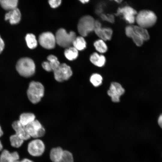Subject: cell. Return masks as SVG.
<instances>
[{"instance_id": "14", "label": "cell", "mask_w": 162, "mask_h": 162, "mask_svg": "<svg viewBox=\"0 0 162 162\" xmlns=\"http://www.w3.org/2000/svg\"><path fill=\"white\" fill-rule=\"evenodd\" d=\"M21 18V13L17 8L9 11L5 14V20H9L11 24L18 23L20 21Z\"/></svg>"}, {"instance_id": "8", "label": "cell", "mask_w": 162, "mask_h": 162, "mask_svg": "<svg viewBox=\"0 0 162 162\" xmlns=\"http://www.w3.org/2000/svg\"><path fill=\"white\" fill-rule=\"evenodd\" d=\"M124 92L125 89L122 85L118 82H114L111 83L107 94L113 102L117 103Z\"/></svg>"}, {"instance_id": "42", "label": "cell", "mask_w": 162, "mask_h": 162, "mask_svg": "<svg viewBox=\"0 0 162 162\" xmlns=\"http://www.w3.org/2000/svg\"><path fill=\"white\" fill-rule=\"evenodd\" d=\"M1 0H0V3H1Z\"/></svg>"}, {"instance_id": "3", "label": "cell", "mask_w": 162, "mask_h": 162, "mask_svg": "<svg viewBox=\"0 0 162 162\" xmlns=\"http://www.w3.org/2000/svg\"><path fill=\"white\" fill-rule=\"evenodd\" d=\"M44 87L41 83L32 81L30 83L27 91L28 97L32 103L37 104L44 96Z\"/></svg>"}, {"instance_id": "10", "label": "cell", "mask_w": 162, "mask_h": 162, "mask_svg": "<svg viewBox=\"0 0 162 162\" xmlns=\"http://www.w3.org/2000/svg\"><path fill=\"white\" fill-rule=\"evenodd\" d=\"M38 41L42 47L47 49H53L56 43L55 36L50 32L41 33L39 36Z\"/></svg>"}, {"instance_id": "30", "label": "cell", "mask_w": 162, "mask_h": 162, "mask_svg": "<svg viewBox=\"0 0 162 162\" xmlns=\"http://www.w3.org/2000/svg\"><path fill=\"white\" fill-rule=\"evenodd\" d=\"M101 19L104 20L110 23H113L114 21V17L112 14H102L101 15Z\"/></svg>"}, {"instance_id": "36", "label": "cell", "mask_w": 162, "mask_h": 162, "mask_svg": "<svg viewBox=\"0 0 162 162\" xmlns=\"http://www.w3.org/2000/svg\"><path fill=\"white\" fill-rule=\"evenodd\" d=\"M20 162H33L32 160H29L27 158H24L22 159L20 161Z\"/></svg>"}, {"instance_id": "9", "label": "cell", "mask_w": 162, "mask_h": 162, "mask_svg": "<svg viewBox=\"0 0 162 162\" xmlns=\"http://www.w3.org/2000/svg\"><path fill=\"white\" fill-rule=\"evenodd\" d=\"M45 149V145L41 140L36 139L30 142L28 146V153L32 156L38 157L41 155Z\"/></svg>"}, {"instance_id": "24", "label": "cell", "mask_w": 162, "mask_h": 162, "mask_svg": "<svg viewBox=\"0 0 162 162\" xmlns=\"http://www.w3.org/2000/svg\"><path fill=\"white\" fill-rule=\"evenodd\" d=\"M94 46L96 50L100 53H104L106 52L108 48L104 41L101 39L95 41L94 43Z\"/></svg>"}, {"instance_id": "18", "label": "cell", "mask_w": 162, "mask_h": 162, "mask_svg": "<svg viewBox=\"0 0 162 162\" xmlns=\"http://www.w3.org/2000/svg\"><path fill=\"white\" fill-rule=\"evenodd\" d=\"M35 116L33 113H24L20 116L19 120L22 125L26 126L35 120Z\"/></svg>"}, {"instance_id": "38", "label": "cell", "mask_w": 162, "mask_h": 162, "mask_svg": "<svg viewBox=\"0 0 162 162\" xmlns=\"http://www.w3.org/2000/svg\"><path fill=\"white\" fill-rule=\"evenodd\" d=\"M3 132L2 130L1 126H0V137H1L3 135Z\"/></svg>"}, {"instance_id": "21", "label": "cell", "mask_w": 162, "mask_h": 162, "mask_svg": "<svg viewBox=\"0 0 162 162\" xmlns=\"http://www.w3.org/2000/svg\"><path fill=\"white\" fill-rule=\"evenodd\" d=\"M18 0H1L2 7L6 10H10L16 8Z\"/></svg>"}, {"instance_id": "12", "label": "cell", "mask_w": 162, "mask_h": 162, "mask_svg": "<svg viewBox=\"0 0 162 162\" xmlns=\"http://www.w3.org/2000/svg\"><path fill=\"white\" fill-rule=\"evenodd\" d=\"M12 127L16 132V134L20 138L25 140L31 137L27 133L25 126L22 125L19 120L13 122Z\"/></svg>"}, {"instance_id": "6", "label": "cell", "mask_w": 162, "mask_h": 162, "mask_svg": "<svg viewBox=\"0 0 162 162\" xmlns=\"http://www.w3.org/2000/svg\"><path fill=\"white\" fill-rule=\"evenodd\" d=\"M25 127L27 133L31 137H40L43 136L45 133L44 128L39 122L36 119Z\"/></svg>"}, {"instance_id": "39", "label": "cell", "mask_w": 162, "mask_h": 162, "mask_svg": "<svg viewBox=\"0 0 162 162\" xmlns=\"http://www.w3.org/2000/svg\"><path fill=\"white\" fill-rule=\"evenodd\" d=\"M114 0L115 1H116V2L117 3H120L122 2L123 1V0Z\"/></svg>"}, {"instance_id": "28", "label": "cell", "mask_w": 162, "mask_h": 162, "mask_svg": "<svg viewBox=\"0 0 162 162\" xmlns=\"http://www.w3.org/2000/svg\"><path fill=\"white\" fill-rule=\"evenodd\" d=\"M47 59L50 64L52 71L56 69L60 64L57 57L53 55H50Z\"/></svg>"}, {"instance_id": "31", "label": "cell", "mask_w": 162, "mask_h": 162, "mask_svg": "<svg viewBox=\"0 0 162 162\" xmlns=\"http://www.w3.org/2000/svg\"><path fill=\"white\" fill-rule=\"evenodd\" d=\"M62 0H49L48 3L50 6L55 8L59 6L61 4Z\"/></svg>"}, {"instance_id": "37", "label": "cell", "mask_w": 162, "mask_h": 162, "mask_svg": "<svg viewBox=\"0 0 162 162\" xmlns=\"http://www.w3.org/2000/svg\"><path fill=\"white\" fill-rule=\"evenodd\" d=\"M81 3L83 4H85L88 3L89 1V0H79Z\"/></svg>"}, {"instance_id": "22", "label": "cell", "mask_w": 162, "mask_h": 162, "mask_svg": "<svg viewBox=\"0 0 162 162\" xmlns=\"http://www.w3.org/2000/svg\"><path fill=\"white\" fill-rule=\"evenodd\" d=\"M72 44L78 50H82L86 47V43L83 37L80 36L76 37Z\"/></svg>"}, {"instance_id": "16", "label": "cell", "mask_w": 162, "mask_h": 162, "mask_svg": "<svg viewBox=\"0 0 162 162\" xmlns=\"http://www.w3.org/2000/svg\"><path fill=\"white\" fill-rule=\"evenodd\" d=\"M126 35L132 39L135 44L138 46L142 45L144 41L140 38L135 32L133 26H128L125 28Z\"/></svg>"}, {"instance_id": "40", "label": "cell", "mask_w": 162, "mask_h": 162, "mask_svg": "<svg viewBox=\"0 0 162 162\" xmlns=\"http://www.w3.org/2000/svg\"><path fill=\"white\" fill-rule=\"evenodd\" d=\"M3 148V146L1 141L0 140V151H1Z\"/></svg>"}, {"instance_id": "5", "label": "cell", "mask_w": 162, "mask_h": 162, "mask_svg": "<svg viewBox=\"0 0 162 162\" xmlns=\"http://www.w3.org/2000/svg\"><path fill=\"white\" fill-rule=\"evenodd\" d=\"M95 22L94 18L89 15L85 16L80 19L77 25V29L81 36L86 37L94 31Z\"/></svg>"}, {"instance_id": "34", "label": "cell", "mask_w": 162, "mask_h": 162, "mask_svg": "<svg viewBox=\"0 0 162 162\" xmlns=\"http://www.w3.org/2000/svg\"><path fill=\"white\" fill-rule=\"evenodd\" d=\"M158 123L159 127L162 129V113L158 117Z\"/></svg>"}, {"instance_id": "35", "label": "cell", "mask_w": 162, "mask_h": 162, "mask_svg": "<svg viewBox=\"0 0 162 162\" xmlns=\"http://www.w3.org/2000/svg\"><path fill=\"white\" fill-rule=\"evenodd\" d=\"M101 27V24L98 20H95V28Z\"/></svg>"}, {"instance_id": "26", "label": "cell", "mask_w": 162, "mask_h": 162, "mask_svg": "<svg viewBox=\"0 0 162 162\" xmlns=\"http://www.w3.org/2000/svg\"><path fill=\"white\" fill-rule=\"evenodd\" d=\"M90 81L94 87H98L102 84L103 78L102 76L98 74H93L90 77Z\"/></svg>"}, {"instance_id": "4", "label": "cell", "mask_w": 162, "mask_h": 162, "mask_svg": "<svg viewBox=\"0 0 162 162\" xmlns=\"http://www.w3.org/2000/svg\"><path fill=\"white\" fill-rule=\"evenodd\" d=\"M55 36L56 43L64 48L70 47L76 37L74 32L71 31L68 33L65 30L62 28L57 31Z\"/></svg>"}, {"instance_id": "33", "label": "cell", "mask_w": 162, "mask_h": 162, "mask_svg": "<svg viewBox=\"0 0 162 162\" xmlns=\"http://www.w3.org/2000/svg\"><path fill=\"white\" fill-rule=\"evenodd\" d=\"M4 47V42L0 36V53L3 51Z\"/></svg>"}, {"instance_id": "11", "label": "cell", "mask_w": 162, "mask_h": 162, "mask_svg": "<svg viewBox=\"0 0 162 162\" xmlns=\"http://www.w3.org/2000/svg\"><path fill=\"white\" fill-rule=\"evenodd\" d=\"M137 13L136 10L132 7L126 6L118 8L116 15H122L123 18L128 22L133 24L135 21L136 16Z\"/></svg>"}, {"instance_id": "41", "label": "cell", "mask_w": 162, "mask_h": 162, "mask_svg": "<svg viewBox=\"0 0 162 162\" xmlns=\"http://www.w3.org/2000/svg\"><path fill=\"white\" fill-rule=\"evenodd\" d=\"M15 162H20V161H19V160H17Z\"/></svg>"}, {"instance_id": "25", "label": "cell", "mask_w": 162, "mask_h": 162, "mask_svg": "<svg viewBox=\"0 0 162 162\" xmlns=\"http://www.w3.org/2000/svg\"><path fill=\"white\" fill-rule=\"evenodd\" d=\"M25 40L28 46L30 49L35 48L38 43L35 35L32 34H28L25 37Z\"/></svg>"}, {"instance_id": "20", "label": "cell", "mask_w": 162, "mask_h": 162, "mask_svg": "<svg viewBox=\"0 0 162 162\" xmlns=\"http://www.w3.org/2000/svg\"><path fill=\"white\" fill-rule=\"evenodd\" d=\"M133 27L135 33L144 41L149 39V35L146 28L138 25L134 26Z\"/></svg>"}, {"instance_id": "2", "label": "cell", "mask_w": 162, "mask_h": 162, "mask_svg": "<svg viewBox=\"0 0 162 162\" xmlns=\"http://www.w3.org/2000/svg\"><path fill=\"white\" fill-rule=\"evenodd\" d=\"M157 17L152 11L142 10L137 13L135 19L138 26L146 28L153 26L156 23Z\"/></svg>"}, {"instance_id": "27", "label": "cell", "mask_w": 162, "mask_h": 162, "mask_svg": "<svg viewBox=\"0 0 162 162\" xmlns=\"http://www.w3.org/2000/svg\"><path fill=\"white\" fill-rule=\"evenodd\" d=\"M10 140L11 146L17 148L20 147L24 142L23 140L15 134L11 135L10 137Z\"/></svg>"}, {"instance_id": "17", "label": "cell", "mask_w": 162, "mask_h": 162, "mask_svg": "<svg viewBox=\"0 0 162 162\" xmlns=\"http://www.w3.org/2000/svg\"><path fill=\"white\" fill-rule=\"evenodd\" d=\"M90 60L94 65L100 67L104 66L106 61V58L104 55H100L95 52L91 55Z\"/></svg>"}, {"instance_id": "15", "label": "cell", "mask_w": 162, "mask_h": 162, "mask_svg": "<svg viewBox=\"0 0 162 162\" xmlns=\"http://www.w3.org/2000/svg\"><path fill=\"white\" fill-rule=\"evenodd\" d=\"M94 31L96 34L104 41L110 40L112 38L113 32L110 28H95Z\"/></svg>"}, {"instance_id": "29", "label": "cell", "mask_w": 162, "mask_h": 162, "mask_svg": "<svg viewBox=\"0 0 162 162\" xmlns=\"http://www.w3.org/2000/svg\"><path fill=\"white\" fill-rule=\"evenodd\" d=\"M57 162H74L73 155L69 151L64 150L61 158Z\"/></svg>"}, {"instance_id": "7", "label": "cell", "mask_w": 162, "mask_h": 162, "mask_svg": "<svg viewBox=\"0 0 162 162\" xmlns=\"http://www.w3.org/2000/svg\"><path fill=\"white\" fill-rule=\"evenodd\" d=\"M53 72L54 78L58 82L68 80L72 75L71 68L65 63L60 64Z\"/></svg>"}, {"instance_id": "1", "label": "cell", "mask_w": 162, "mask_h": 162, "mask_svg": "<svg viewBox=\"0 0 162 162\" xmlns=\"http://www.w3.org/2000/svg\"><path fill=\"white\" fill-rule=\"evenodd\" d=\"M16 69L21 76L28 77L34 74L35 67L32 59L29 58L25 57L20 58L18 61Z\"/></svg>"}, {"instance_id": "19", "label": "cell", "mask_w": 162, "mask_h": 162, "mask_svg": "<svg viewBox=\"0 0 162 162\" xmlns=\"http://www.w3.org/2000/svg\"><path fill=\"white\" fill-rule=\"evenodd\" d=\"M64 150L60 147L52 148L50 153V158L53 162H57L61 158Z\"/></svg>"}, {"instance_id": "23", "label": "cell", "mask_w": 162, "mask_h": 162, "mask_svg": "<svg viewBox=\"0 0 162 162\" xmlns=\"http://www.w3.org/2000/svg\"><path fill=\"white\" fill-rule=\"evenodd\" d=\"M66 58L69 60L76 59L78 56V50L74 47H69L66 49L64 52Z\"/></svg>"}, {"instance_id": "32", "label": "cell", "mask_w": 162, "mask_h": 162, "mask_svg": "<svg viewBox=\"0 0 162 162\" xmlns=\"http://www.w3.org/2000/svg\"><path fill=\"white\" fill-rule=\"evenodd\" d=\"M42 66L43 68L47 71H52L50 64L48 61L43 62L42 64Z\"/></svg>"}, {"instance_id": "13", "label": "cell", "mask_w": 162, "mask_h": 162, "mask_svg": "<svg viewBox=\"0 0 162 162\" xmlns=\"http://www.w3.org/2000/svg\"><path fill=\"white\" fill-rule=\"evenodd\" d=\"M19 156L18 152H10L7 150H4L0 155V162H15L18 160Z\"/></svg>"}]
</instances>
